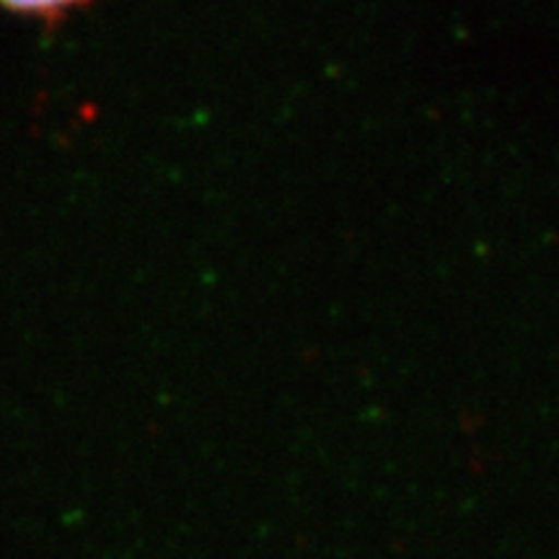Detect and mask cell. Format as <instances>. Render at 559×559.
Returning a JSON list of instances; mask_svg holds the SVG:
<instances>
[{
	"label": "cell",
	"mask_w": 559,
	"mask_h": 559,
	"mask_svg": "<svg viewBox=\"0 0 559 559\" xmlns=\"http://www.w3.org/2000/svg\"><path fill=\"white\" fill-rule=\"evenodd\" d=\"M91 5V0H0V9L41 24H60Z\"/></svg>",
	"instance_id": "cell-1"
}]
</instances>
